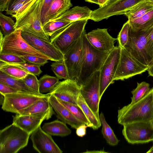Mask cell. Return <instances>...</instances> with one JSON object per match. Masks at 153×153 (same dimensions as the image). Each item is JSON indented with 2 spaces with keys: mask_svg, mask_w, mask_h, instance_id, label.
Here are the masks:
<instances>
[{
  "mask_svg": "<svg viewBox=\"0 0 153 153\" xmlns=\"http://www.w3.org/2000/svg\"><path fill=\"white\" fill-rule=\"evenodd\" d=\"M85 30L81 36L83 55L79 76L76 81L80 86L95 72L100 70L110 52L100 51L93 47L86 37Z\"/></svg>",
  "mask_w": 153,
  "mask_h": 153,
  "instance_id": "7a4b0ae2",
  "label": "cell"
},
{
  "mask_svg": "<svg viewBox=\"0 0 153 153\" xmlns=\"http://www.w3.org/2000/svg\"><path fill=\"white\" fill-rule=\"evenodd\" d=\"M152 64H153V59L151 61L150 64H149V66H150L151 65H152Z\"/></svg>",
  "mask_w": 153,
  "mask_h": 153,
  "instance_id": "9f6ffc18",
  "label": "cell"
},
{
  "mask_svg": "<svg viewBox=\"0 0 153 153\" xmlns=\"http://www.w3.org/2000/svg\"><path fill=\"white\" fill-rule=\"evenodd\" d=\"M33 147L39 153H62L51 135L45 132L40 126L31 134Z\"/></svg>",
  "mask_w": 153,
  "mask_h": 153,
  "instance_id": "e0dca14e",
  "label": "cell"
},
{
  "mask_svg": "<svg viewBox=\"0 0 153 153\" xmlns=\"http://www.w3.org/2000/svg\"><path fill=\"white\" fill-rule=\"evenodd\" d=\"M80 93V87L76 81L68 79L59 82L49 93L61 100L77 105V100Z\"/></svg>",
  "mask_w": 153,
  "mask_h": 153,
  "instance_id": "2e32d148",
  "label": "cell"
},
{
  "mask_svg": "<svg viewBox=\"0 0 153 153\" xmlns=\"http://www.w3.org/2000/svg\"><path fill=\"white\" fill-rule=\"evenodd\" d=\"M129 24L128 20L123 25L117 36L119 46L121 48H124L128 43L129 38Z\"/></svg>",
  "mask_w": 153,
  "mask_h": 153,
  "instance_id": "74e56055",
  "label": "cell"
},
{
  "mask_svg": "<svg viewBox=\"0 0 153 153\" xmlns=\"http://www.w3.org/2000/svg\"><path fill=\"white\" fill-rule=\"evenodd\" d=\"M130 28L135 31L144 30L153 27V9L141 17L128 20Z\"/></svg>",
  "mask_w": 153,
  "mask_h": 153,
  "instance_id": "484cf974",
  "label": "cell"
},
{
  "mask_svg": "<svg viewBox=\"0 0 153 153\" xmlns=\"http://www.w3.org/2000/svg\"><path fill=\"white\" fill-rule=\"evenodd\" d=\"M9 0H0V12L5 11Z\"/></svg>",
  "mask_w": 153,
  "mask_h": 153,
  "instance_id": "c3c4849f",
  "label": "cell"
},
{
  "mask_svg": "<svg viewBox=\"0 0 153 153\" xmlns=\"http://www.w3.org/2000/svg\"><path fill=\"white\" fill-rule=\"evenodd\" d=\"M148 0L151 1H152V2H153V0Z\"/></svg>",
  "mask_w": 153,
  "mask_h": 153,
  "instance_id": "6f0895ef",
  "label": "cell"
},
{
  "mask_svg": "<svg viewBox=\"0 0 153 153\" xmlns=\"http://www.w3.org/2000/svg\"><path fill=\"white\" fill-rule=\"evenodd\" d=\"M86 36L93 47L103 52H110L115 48V42L117 40L112 37L106 28L94 30L86 33Z\"/></svg>",
  "mask_w": 153,
  "mask_h": 153,
  "instance_id": "ac0fdd59",
  "label": "cell"
},
{
  "mask_svg": "<svg viewBox=\"0 0 153 153\" xmlns=\"http://www.w3.org/2000/svg\"><path fill=\"white\" fill-rule=\"evenodd\" d=\"M110 0H97L98 5L100 7H102L106 4Z\"/></svg>",
  "mask_w": 153,
  "mask_h": 153,
  "instance_id": "681fc988",
  "label": "cell"
},
{
  "mask_svg": "<svg viewBox=\"0 0 153 153\" xmlns=\"http://www.w3.org/2000/svg\"><path fill=\"white\" fill-rule=\"evenodd\" d=\"M49 97L40 99L28 107L19 111L18 114L21 115H36L51 113L54 114L51 105Z\"/></svg>",
  "mask_w": 153,
  "mask_h": 153,
  "instance_id": "7402d4cb",
  "label": "cell"
},
{
  "mask_svg": "<svg viewBox=\"0 0 153 153\" xmlns=\"http://www.w3.org/2000/svg\"><path fill=\"white\" fill-rule=\"evenodd\" d=\"M72 6L71 0H54L47 13L44 24L57 18Z\"/></svg>",
  "mask_w": 153,
  "mask_h": 153,
  "instance_id": "603a6c76",
  "label": "cell"
},
{
  "mask_svg": "<svg viewBox=\"0 0 153 153\" xmlns=\"http://www.w3.org/2000/svg\"><path fill=\"white\" fill-rule=\"evenodd\" d=\"M88 127L85 124L82 125L76 129V134L80 137H82L86 134V128Z\"/></svg>",
  "mask_w": 153,
  "mask_h": 153,
  "instance_id": "bcb514c9",
  "label": "cell"
},
{
  "mask_svg": "<svg viewBox=\"0 0 153 153\" xmlns=\"http://www.w3.org/2000/svg\"><path fill=\"white\" fill-rule=\"evenodd\" d=\"M22 92H26L19 91L7 84L0 82V93L2 94Z\"/></svg>",
  "mask_w": 153,
  "mask_h": 153,
  "instance_id": "ee69618b",
  "label": "cell"
},
{
  "mask_svg": "<svg viewBox=\"0 0 153 153\" xmlns=\"http://www.w3.org/2000/svg\"><path fill=\"white\" fill-rule=\"evenodd\" d=\"M60 102L67 108L79 120L88 127L92 128V125L88 120L81 108L77 105L70 103L57 98Z\"/></svg>",
  "mask_w": 153,
  "mask_h": 153,
  "instance_id": "1f68e13d",
  "label": "cell"
},
{
  "mask_svg": "<svg viewBox=\"0 0 153 153\" xmlns=\"http://www.w3.org/2000/svg\"><path fill=\"white\" fill-rule=\"evenodd\" d=\"M40 0H37L30 7L16 19L15 28L33 34L51 42L49 36L44 31L39 17Z\"/></svg>",
  "mask_w": 153,
  "mask_h": 153,
  "instance_id": "5b68a950",
  "label": "cell"
},
{
  "mask_svg": "<svg viewBox=\"0 0 153 153\" xmlns=\"http://www.w3.org/2000/svg\"><path fill=\"white\" fill-rule=\"evenodd\" d=\"M122 132L126 141L131 144L153 141V125L152 122H137L123 125Z\"/></svg>",
  "mask_w": 153,
  "mask_h": 153,
  "instance_id": "30bf717a",
  "label": "cell"
},
{
  "mask_svg": "<svg viewBox=\"0 0 153 153\" xmlns=\"http://www.w3.org/2000/svg\"><path fill=\"white\" fill-rule=\"evenodd\" d=\"M20 67L28 73L39 76L42 71L40 66L33 64L25 62L21 64H10Z\"/></svg>",
  "mask_w": 153,
  "mask_h": 153,
  "instance_id": "ab89813d",
  "label": "cell"
},
{
  "mask_svg": "<svg viewBox=\"0 0 153 153\" xmlns=\"http://www.w3.org/2000/svg\"><path fill=\"white\" fill-rule=\"evenodd\" d=\"M145 0H110L97 9L101 20L107 19L113 16L124 14L133 7Z\"/></svg>",
  "mask_w": 153,
  "mask_h": 153,
  "instance_id": "9a60e30c",
  "label": "cell"
},
{
  "mask_svg": "<svg viewBox=\"0 0 153 153\" xmlns=\"http://www.w3.org/2000/svg\"><path fill=\"white\" fill-rule=\"evenodd\" d=\"M153 120V88L142 99L129 104L118 111L117 122L121 125L137 122Z\"/></svg>",
  "mask_w": 153,
  "mask_h": 153,
  "instance_id": "6da1fadb",
  "label": "cell"
},
{
  "mask_svg": "<svg viewBox=\"0 0 153 153\" xmlns=\"http://www.w3.org/2000/svg\"><path fill=\"white\" fill-rule=\"evenodd\" d=\"M153 27L144 30L135 31L129 27V38L124 47L133 57L143 65L149 66L152 59L149 52L147 38Z\"/></svg>",
  "mask_w": 153,
  "mask_h": 153,
  "instance_id": "52a82bcc",
  "label": "cell"
},
{
  "mask_svg": "<svg viewBox=\"0 0 153 153\" xmlns=\"http://www.w3.org/2000/svg\"><path fill=\"white\" fill-rule=\"evenodd\" d=\"M121 48L116 46L110 52L102 66L100 80V98L108 86L114 82V77L119 61Z\"/></svg>",
  "mask_w": 153,
  "mask_h": 153,
  "instance_id": "7c38bea8",
  "label": "cell"
},
{
  "mask_svg": "<svg viewBox=\"0 0 153 153\" xmlns=\"http://www.w3.org/2000/svg\"><path fill=\"white\" fill-rule=\"evenodd\" d=\"M0 104L1 105H2L4 101V97L3 95L1 94L0 93Z\"/></svg>",
  "mask_w": 153,
  "mask_h": 153,
  "instance_id": "f5cc1de1",
  "label": "cell"
},
{
  "mask_svg": "<svg viewBox=\"0 0 153 153\" xmlns=\"http://www.w3.org/2000/svg\"><path fill=\"white\" fill-rule=\"evenodd\" d=\"M86 1L98 4V2L97 0H84Z\"/></svg>",
  "mask_w": 153,
  "mask_h": 153,
  "instance_id": "db71d44e",
  "label": "cell"
},
{
  "mask_svg": "<svg viewBox=\"0 0 153 153\" xmlns=\"http://www.w3.org/2000/svg\"><path fill=\"white\" fill-rule=\"evenodd\" d=\"M22 79L25 85L29 88L38 94H42L39 92V80L36 75L28 73Z\"/></svg>",
  "mask_w": 153,
  "mask_h": 153,
  "instance_id": "f35d334b",
  "label": "cell"
},
{
  "mask_svg": "<svg viewBox=\"0 0 153 153\" xmlns=\"http://www.w3.org/2000/svg\"><path fill=\"white\" fill-rule=\"evenodd\" d=\"M0 82L19 91L35 94H41L36 93L27 87L22 79L11 77L1 71H0Z\"/></svg>",
  "mask_w": 153,
  "mask_h": 153,
  "instance_id": "4316f807",
  "label": "cell"
},
{
  "mask_svg": "<svg viewBox=\"0 0 153 153\" xmlns=\"http://www.w3.org/2000/svg\"><path fill=\"white\" fill-rule=\"evenodd\" d=\"M148 68L135 58L124 48H121L120 60L114 80L127 79L145 72Z\"/></svg>",
  "mask_w": 153,
  "mask_h": 153,
  "instance_id": "9c48e42d",
  "label": "cell"
},
{
  "mask_svg": "<svg viewBox=\"0 0 153 153\" xmlns=\"http://www.w3.org/2000/svg\"><path fill=\"white\" fill-rule=\"evenodd\" d=\"M77 104L81 108L87 119L91 124V128L94 130H96L100 127L102 125L100 120L97 118L86 103L81 93L78 98Z\"/></svg>",
  "mask_w": 153,
  "mask_h": 153,
  "instance_id": "83f0119b",
  "label": "cell"
},
{
  "mask_svg": "<svg viewBox=\"0 0 153 153\" xmlns=\"http://www.w3.org/2000/svg\"><path fill=\"white\" fill-rule=\"evenodd\" d=\"M57 77L45 74L39 80V91L41 94L50 93L59 82Z\"/></svg>",
  "mask_w": 153,
  "mask_h": 153,
  "instance_id": "f546056e",
  "label": "cell"
},
{
  "mask_svg": "<svg viewBox=\"0 0 153 153\" xmlns=\"http://www.w3.org/2000/svg\"><path fill=\"white\" fill-rule=\"evenodd\" d=\"M92 11L87 6H76L69 9L52 20H60L73 22L82 19L88 20L90 19Z\"/></svg>",
  "mask_w": 153,
  "mask_h": 153,
  "instance_id": "44dd1931",
  "label": "cell"
},
{
  "mask_svg": "<svg viewBox=\"0 0 153 153\" xmlns=\"http://www.w3.org/2000/svg\"><path fill=\"white\" fill-rule=\"evenodd\" d=\"M0 71L10 76L23 79L28 73L20 67L0 61Z\"/></svg>",
  "mask_w": 153,
  "mask_h": 153,
  "instance_id": "4dcf8cb0",
  "label": "cell"
},
{
  "mask_svg": "<svg viewBox=\"0 0 153 153\" xmlns=\"http://www.w3.org/2000/svg\"><path fill=\"white\" fill-rule=\"evenodd\" d=\"M53 1L54 0H40L39 17L42 26L45 23L47 13Z\"/></svg>",
  "mask_w": 153,
  "mask_h": 153,
  "instance_id": "60d3db41",
  "label": "cell"
},
{
  "mask_svg": "<svg viewBox=\"0 0 153 153\" xmlns=\"http://www.w3.org/2000/svg\"><path fill=\"white\" fill-rule=\"evenodd\" d=\"M26 62L40 66H43L48 62V60L35 56L21 57Z\"/></svg>",
  "mask_w": 153,
  "mask_h": 153,
  "instance_id": "7bdbcfd3",
  "label": "cell"
},
{
  "mask_svg": "<svg viewBox=\"0 0 153 153\" xmlns=\"http://www.w3.org/2000/svg\"><path fill=\"white\" fill-rule=\"evenodd\" d=\"M72 22L60 20H52L45 23L42 26L45 33L51 36L55 33L70 24Z\"/></svg>",
  "mask_w": 153,
  "mask_h": 153,
  "instance_id": "d6a6232c",
  "label": "cell"
},
{
  "mask_svg": "<svg viewBox=\"0 0 153 153\" xmlns=\"http://www.w3.org/2000/svg\"><path fill=\"white\" fill-rule=\"evenodd\" d=\"M153 9V2L145 0L136 5L124 15L128 20L138 19Z\"/></svg>",
  "mask_w": 153,
  "mask_h": 153,
  "instance_id": "d4e9b609",
  "label": "cell"
},
{
  "mask_svg": "<svg viewBox=\"0 0 153 153\" xmlns=\"http://www.w3.org/2000/svg\"><path fill=\"white\" fill-rule=\"evenodd\" d=\"M37 0H29L16 4L11 9L6 12V14L17 19L24 12L32 6Z\"/></svg>",
  "mask_w": 153,
  "mask_h": 153,
  "instance_id": "d590c367",
  "label": "cell"
},
{
  "mask_svg": "<svg viewBox=\"0 0 153 153\" xmlns=\"http://www.w3.org/2000/svg\"><path fill=\"white\" fill-rule=\"evenodd\" d=\"M22 30H16L8 35L4 36L0 42V53L10 54L20 57L35 56L50 59L30 45L21 35Z\"/></svg>",
  "mask_w": 153,
  "mask_h": 153,
  "instance_id": "277c9868",
  "label": "cell"
},
{
  "mask_svg": "<svg viewBox=\"0 0 153 153\" xmlns=\"http://www.w3.org/2000/svg\"><path fill=\"white\" fill-rule=\"evenodd\" d=\"M152 124H153V121H152Z\"/></svg>",
  "mask_w": 153,
  "mask_h": 153,
  "instance_id": "680465c9",
  "label": "cell"
},
{
  "mask_svg": "<svg viewBox=\"0 0 153 153\" xmlns=\"http://www.w3.org/2000/svg\"><path fill=\"white\" fill-rule=\"evenodd\" d=\"M147 44L149 53L152 60L153 58V30L147 38Z\"/></svg>",
  "mask_w": 153,
  "mask_h": 153,
  "instance_id": "f6af8a7d",
  "label": "cell"
},
{
  "mask_svg": "<svg viewBox=\"0 0 153 153\" xmlns=\"http://www.w3.org/2000/svg\"><path fill=\"white\" fill-rule=\"evenodd\" d=\"M15 24V22L11 17L4 15L0 12V30L4 36L9 35L16 30Z\"/></svg>",
  "mask_w": 153,
  "mask_h": 153,
  "instance_id": "e575fe53",
  "label": "cell"
},
{
  "mask_svg": "<svg viewBox=\"0 0 153 153\" xmlns=\"http://www.w3.org/2000/svg\"><path fill=\"white\" fill-rule=\"evenodd\" d=\"M147 153H153V144L150 149L146 152Z\"/></svg>",
  "mask_w": 153,
  "mask_h": 153,
  "instance_id": "11a10c76",
  "label": "cell"
},
{
  "mask_svg": "<svg viewBox=\"0 0 153 153\" xmlns=\"http://www.w3.org/2000/svg\"><path fill=\"white\" fill-rule=\"evenodd\" d=\"M54 114L51 113L36 115H21L18 114L13 116V123L31 134L45 120H48Z\"/></svg>",
  "mask_w": 153,
  "mask_h": 153,
  "instance_id": "d6986e66",
  "label": "cell"
},
{
  "mask_svg": "<svg viewBox=\"0 0 153 153\" xmlns=\"http://www.w3.org/2000/svg\"><path fill=\"white\" fill-rule=\"evenodd\" d=\"M4 100L2 105V109L7 112L17 114L36 101L49 97L47 94H35L27 92L11 93L2 94Z\"/></svg>",
  "mask_w": 153,
  "mask_h": 153,
  "instance_id": "ba28073f",
  "label": "cell"
},
{
  "mask_svg": "<svg viewBox=\"0 0 153 153\" xmlns=\"http://www.w3.org/2000/svg\"><path fill=\"white\" fill-rule=\"evenodd\" d=\"M100 118L102 126V133L107 143L111 146L117 145L119 140L106 121L104 115L102 112L100 114Z\"/></svg>",
  "mask_w": 153,
  "mask_h": 153,
  "instance_id": "f1b7e54d",
  "label": "cell"
},
{
  "mask_svg": "<svg viewBox=\"0 0 153 153\" xmlns=\"http://www.w3.org/2000/svg\"><path fill=\"white\" fill-rule=\"evenodd\" d=\"M153 88V87L152 88Z\"/></svg>",
  "mask_w": 153,
  "mask_h": 153,
  "instance_id": "91938a15",
  "label": "cell"
},
{
  "mask_svg": "<svg viewBox=\"0 0 153 153\" xmlns=\"http://www.w3.org/2000/svg\"><path fill=\"white\" fill-rule=\"evenodd\" d=\"M30 134L13 123L0 131V153H16L26 146Z\"/></svg>",
  "mask_w": 153,
  "mask_h": 153,
  "instance_id": "3957f363",
  "label": "cell"
},
{
  "mask_svg": "<svg viewBox=\"0 0 153 153\" xmlns=\"http://www.w3.org/2000/svg\"><path fill=\"white\" fill-rule=\"evenodd\" d=\"M0 61L9 64L26 62L21 57L10 54L0 53Z\"/></svg>",
  "mask_w": 153,
  "mask_h": 153,
  "instance_id": "b9f144b4",
  "label": "cell"
},
{
  "mask_svg": "<svg viewBox=\"0 0 153 153\" xmlns=\"http://www.w3.org/2000/svg\"><path fill=\"white\" fill-rule=\"evenodd\" d=\"M100 73V70L96 71L80 86L81 95L99 120Z\"/></svg>",
  "mask_w": 153,
  "mask_h": 153,
  "instance_id": "8fae6325",
  "label": "cell"
},
{
  "mask_svg": "<svg viewBox=\"0 0 153 153\" xmlns=\"http://www.w3.org/2000/svg\"><path fill=\"white\" fill-rule=\"evenodd\" d=\"M28 0H9L5 11L10 10L18 4Z\"/></svg>",
  "mask_w": 153,
  "mask_h": 153,
  "instance_id": "7dc6e473",
  "label": "cell"
},
{
  "mask_svg": "<svg viewBox=\"0 0 153 153\" xmlns=\"http://www.w3.org/2000/svg\"><path fill=\"white\" fill-rule=\"evenodd\" d=\"M48 99L51 105L56 114L57 117L61 121L76 129L85 124L75 117L53 95H50Z\"/></svg>",
  "mask_w": 153,
  "mask_h": 153,
  "instance_id": "ffe728a7",
  "label": "cell"
},
{
  "mask_svg": "<svg viewBox=\"0 0 153 153\" xmlns=\"http://www.w3.org/2000/svg\"><path fill=\"white\" fill-rule=\"evenodd\" d=\"M66 124L61 121L56 120L44 123L42 128L51 135L64 137L70 134L71 132Z\"/></svg>",
  "mask_w": 153,
  "mask_h": 153,
  "instance_id": "cb8c5ba5",
  "label": "cell"
},
{
  "mask_svg": "<svg viewBox=\"0 0 153 153\" xmlns=\"http://www.w3.org/2000/svg\"><path fill=\"white\" fill-rule=\"evenodd\" d=\"M88 20L85 19L73 22L55 33L50 36L51 43L64 54L81 37Z\"/></svg>",
  "mask_w": 153,
  "mask_h": 153,
  "instance_id": "8992f818",
  "label": "cell"
},
{
  "mask_svg": "<svg viewBox=\"0 0 153 153\" xmlns=\"http://www.w3.org/2000/svg\"><path fill=\"white\" fill-rule=\"evenodd\" d=\"M83 55L81 36L64 54V61L67 67L69 79L76 81L78 78Z\"/></svg>",
  "mask_w": 153,
  "mask_h": 153,
  "instance_id": "4fadbf2b",
  "label": "cell"
},
{
  "mask_svg": "<svg viewBox=\"0 0 153 153\" xmlns=\"http://www.w3.org/2000/svg\"><path fill=\"white\" fill-rule=\"evenodd\" d=\"M147 71H148L149 76L153 77V64L149 66Z\"/></svg>",
  "mask_w": 153,
  "mask_h": 153,
  "instance_id": "f907efd6",
  "label": "cell"
},
{
  "mask_svg": "<svg viewBox=\"0 0 153 153\" xmlns=\"http://www.w3.org/2000/svg\"><path fill=\"white\" fill-rule=\"evenodd\" d=\"M83 153H108V152H105V151H104V150H100V151H98V150H97V151H96V150H94V151H86V152H83Z\"/></svg>",
  "mask_w": 153,
  "mask_h": 153,
  "instance_id": "816d5d0a",
  "label": "cell"
},
{
  "mask_svg": "<svg viewBox=\"0 0 153 153\" xmlns=\"http://www.w3.org/2000/svg\"><path fill=\"white\" fill-rule=\"evenodd\" d=\"M21 35L24 40L33 48L56 61L64 60V54L51 42L42 39L29 33L22 31Z\"/></svg>",
  "mask_w": 153,
  "mask_h": 153,
  "instance_id": "5bb4252c",
  "label": "cell"
},
{
  "mask_svg": "<svg viewBox=\"0 0 153 153\" xmlns=\"http://www.w3.org/2000/svg\"><path fill=\"white\" fill-rule=\"evenodd\" d=\"M149 86L148 83L144 81L137 82V87L131 91L133 96L130 103H134L144 97L150 90Z\"/></svg>",
  "mask_w": 153,
  "mask_h": 153,
  "instance_id": "836d02e7",
  "label": "cell"
},
{
  "mask_svg": "<svg viewBox=\"0 0 153 153\" xmlns=\"http://www.w3.org/2000/svg\"><path fill=\"white\" fill-rule=\"evenodd\" d=\"M51 66V69L59 79H69L68 70L64 61L55 62Z\"/></svg>",
  "mask_w": 153,
  "mask_h": 153,
  "instance_id": "8d00e7d4",
  "label": "cell"
}]
</instances>
